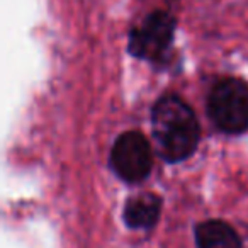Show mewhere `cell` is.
Instances as JSON below:
<instances>
[{"label":"cell","mask_w":248,"mask_h":248,"mask_svg":"<svg viewBox=\"0 0 248 248\" xmlns=\"http://www.w3.org/2000/svg\"><path fill=\"white\" fill-rule=\"evenodd\" d=\"M175 34V19L165 11H155L129 34V53L135 58L156 62L170 48Z\"/></svg>","instance_id":"277c9868"},{"label":"cell","mask_w":248,"mask_h":248,"mask_svg":"<svg viewBox=\"0 0 248 248\" xmlns=\"http://www.w3.org/2000/svg\"><path fill=\"white\" fill-rule=\"evenodd\" d=\"M109 165L121 180L138 184L152 172L153 155L148 140L140 131L123 133L110 150Z\"/></svg>","instance_id":"3957f363"},{"label":"cell","mask_w":248,"mask_h":248,"mask_svg":"<svg viewBox=\"0 0 248 248\" xmlns=\"http://www.w3.org/2000/svg\"><path fill=\"white\" fill-rule=\"evenodd\" d=\"M152 133L163 160L182 162L196 152L201 128L194 110L179 95H163L152 110Z\"/></svg>","instance_id":"6da1fadb"},{"label":"cell","mask_w":248,"mask_h":248,"mask_svg":"<svg viewBox=\"0 0 248 248\" xmlns=\"http://www.w3.org/2000/svg\"><path fill=\"white\" fill-rule=\"evenodd\" d=\"M162 213V199L153 192H143L126 202L123 213L124 223L133 230H150Z\"/></svg>","instance_id":"5b68a950"},{"label":"cell","mask_w":248,"mask_h":248,"mask_svg":"<svg viewBox=\"0 0 248 248\" xmlns=\"http://www.w3.org/2000/svg\"><path fill=\"white\" fill-rule=\"evenodd\" d=\"M207 116L219 131L241 135L248 129V85L240 78H223L207 95Z\"/></svg>","instance_id":"7a4b0ae2"},{"label":"cell","mask_w":248,"mask_h":248,"mask_svg":"<svg viewBox=\"0 0 248 248\" xmlns=\"http://www.w3.org/2000/svg\"><path fill=\"white\" fill-rule=\"evenodd\" d=\"M197 248H241L238 233L228 223L209 219L196 228Z\"/></svg>","instance_id":"8992f818"}]
</instances>
